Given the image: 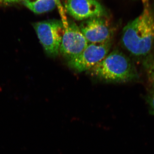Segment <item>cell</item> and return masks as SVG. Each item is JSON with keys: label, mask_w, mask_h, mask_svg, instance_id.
I'll return each instance as SVG.
<instances>
[{"label": "cell", "mask_w": 154, "mask_h": 154, "mask_svg": "<svg viewBox=\"0 0 154 154\" xmlns=\"http://www.w3.org/2000/svg\"><path fill=\"white\" fill-rule=\"evenodd\" d=\"M122 45L136 57H147L154 47V8L146 5L139 16L123 28Z\"/></svg>", "instance_id": "cell-1"}, {"label": "cell", "mask_w": 154, "mask_h": 154, "mask_svg": "<svg viewBox=\"0 0 154 154\" xmlns=\"http://www.w3.org/2000/svg\"><path fill=\"white\" fill-rule=\"evenodd\" d=\"M143 66L148 81L154 91V56H148L143 61Z\"/></svg>", "instance_id": "cell-9"}, {"label": "cell", "mask_w": 154, "mask_h": 154, "mask_svg": "<svg viewBox=\"0 0 154 154\" xmlns=\"http://www.w3.org/2000/svg\"><path fill=\"white\" fill-rule=\"evenodd\" d=\"M88 71L92 76L110 82H128L139 79L133 62L118 49L108 54Z\"/></svg>", "instance_id": "cell-2"}, {"label": "cell", "mask_w": 154, "mask_h": 154, "mask_svg": "<svg viewBox=\"0 0 154 154\" xmlns=\"http://www.w3.org/2000/svg\"><path fill=\"white\" fill-rule=\"evenodd\" d=\"M60 0H23L24 5L35 14H39L52 11Z\"/></svg>", "instance_id": "cell-8"}, {"label": "cell", "mask_w": 154, "mask_h": 154, "mask_svg": "<svg viewBox=\"0 0 154 154\" xmlns=\"http://www.w3.org/2000/svg\"><path fill=\"white\" fill-rule=\"evenodd\" d=\"M146 100L149 107L150 113L154 115V91L151 90L146 97Z\"/></svg>", "instance_id": "cell-10"}, {"label": "cell", "mask_w": 154, "mask_h": 154, "mask_svg": "<svg viewBox=\"0 0 154 154\" xmlns=\"http://www.w3.org/2000/svg\"><path fill=\"white\" fill-rule=\"evenodd\" d=\"M65 10L79 21L106 16L105 8L97 0H66Z\"/></svg>", "instance_id": "cell-7"}, {"label": "cell", "mask_w": 154, "mask_h": 154, "mask_svg": "<svg viewBox=\"0 0 154 154\" xmlns=\"http://www.w3.org/2000/svg\"><path fill=\"white\" fill-rule=\"evenodd\" d=\"M57 7L64 26V34L60 54L69 61L79 55L89 43L79 26L73 21L67 18L65 10L62 5L60 1L58 3Z\"/></svg>", "instance_id": "cell-3"}, {"label": "cell", "mask_w": 154, "mask_h": 154, "mask_svg": "<svg viewBox=\"0 0 154 154\" xmlns=\"http://www.w3.org/2000/svg\"><path fill=\"white\" fill-rule=\"evenodd\" d=\"M111 45V42L89 43L79 55L68 61V65L78 72L88 71L109 54Z\"/></svg>", "instance_id": "cell-5"}, {"label": "cell", "mask_w": 154, "mask_h": 154, "mask_svg": "<svg viewBox=\"0 0 154 154\" xmlns=\"http://www.w3.org/2000/svg\"><path fill=\"white\" fill-rule=\"evenodd\" d=\"M105 17H96L84 20L79 26L88 43L112 42L114 30Z\"/></svg>", "instance_id": "cell-6"}, {"label": "cell", "mask_w": 154, "mask_h": 154, "mask_svg": "<svg viewBox=\"0 0 154 154\" xmlns=\"http://www.w3.org/2000/svg\"><path fill=\"white\" fill-rule=\"evenodd\" d=\"M33 27L45 53L52 58L60 54V50L64 34L61 20L57 19L35 22Z\"/></svg>", "instance_id": "cell-4"}, {"label": "cell", "mask_w": 154, "mask_h": 154, "mask_svg": "<svg viewBox=\"0 0 154 154\" xmlns=\"http://www.w3.org/2000/svg\"><path fill=\"white\" fill-rule=\"evenodd\" d=\"M143 1L144 2H147V1H150V0H143Z\"/></svg>", "instance_id": "cell-12"}, {"label": "cell", "mask_w": 154, "mask_h": 154, "mask_svg": "<svg viewBox=\"0 0 154 154\" xmlns=\"http://www.w3.org/2000/svg\"><path fill=\"white\" fill-rule=\"evenodd\" d=\"M20 0H0V4H9L17 2Z\"/></svg>", "instance_id": "cell-11"}]
</instances>
